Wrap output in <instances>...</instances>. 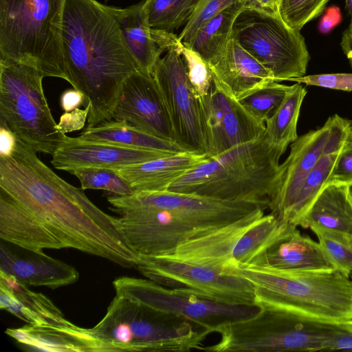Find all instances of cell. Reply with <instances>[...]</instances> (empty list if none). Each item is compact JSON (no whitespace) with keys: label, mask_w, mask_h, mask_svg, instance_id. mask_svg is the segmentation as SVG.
Wrapping results in <instances>:
<instances>
[{"label":"cell","mask_w":352,"mask_h":352,"mask_svg":"<svg viewBox=\"0 0 352 352\" xmlns=\"http://www.w3.org/2000/svg\"><path fill=\"white\" fill-rule=\"evenodd\" d=\"M0 238L35 252L73 248L124 267H134L138 256L116 217L60 178L16 137L12 151L0 154Z\"/></svg>","instance_id":"obj_1"},{"label":"cell","mask_w":352,"mask_h":352,"mask_svg":"<svg viewBox=\"0 0 352 352\" xmlns=\"http://www.w3.org/2000/svg\"><path fill=\"white\" fill-rule=\"evenodd\" d=\"M62 44L67 82L90 106L87 126L111 120L124 82L138 71L111 7L65 0Z\"/></svg>","instance_id":"obj_2"},{"label":"cell","mask_w":352,"mask_h":352,"mask_svg":"<svg viewBox=\"0 0 352 352\" xmlns=\"http://www.w3.org/2000/svg\"><path fill=\"white\" fill-rule=\"evenodd\" d=\"M107 201L129 247L138 255L168 256L182 244L240 219L239 201L192 194L145 191Z\"/></svg>","instance_id":"obj_3"},{"label":"cell","mask_w":352,"mask_h":352,"mask_svg":"<svg viewBox=\"0 0 352 352\" xmlns=\"http://www.w3.org/2000/svg\"><path fill=\"white\" fill-rule=\"evenodd\" d=\"M286 151L272 146L264 135L209 157L175 181L172 192L266 206L282 175L280 158Z\"/></svg>","instance_id":"obj_4"},{"label":"cell","mask_w":352,"mask_h":352,"mask_svg":"<svg viewBox=\"0 0 352 352\" xmlns=\"http://www.w3.org/2000/svg\"><path fill=\"white\" fill-rule=\"evenodd\" d=\"M255 290V304L310 320H352V280L337 270L289 271L247 265L239 268Z\"/></svg>","instance_id":"obj_5"},{"label":"cell","mask_w":352,"mask_h":352,"mask_svg":"<svg viewBox=\"0 0 352 352\" xmlns=\"http://www.w3.org/2000/svg\"><path fill=\"white\" fill-rule=\"evenodd\" d=\"M89 331L104 351L201 350L211 333L190 321L116 294L105 316Z\"/></svg>","instance_id":"obj_6"},{"label":"cell","mask_w":352,"mask_h":352,"mask_svg":"<svg viewBox=\"0 0 352 352\" xmlns=\"http://www.w3.org/2000/svg\"><path fill=\"white\" fill-rule=\"evenodd\" d=\"M65 0H0V60L67 81L62 44Z\"/></svg>","instance_id":"obj_7"},{"label":"cell","mask_w":352,"mask_h":352,"mask_svg":"<svg viewBox=\"0 0 352 352\" xmlns=\"http://www.w3.org/2000/svg\"><path fill=\"white\" fill-rule=\"evenodd\" d=\"M43 78L33 67L0 60V126L36 153L52 155L68 136L52 115Z\"/></svg>","instance_id":"obj_8"},{"label":"cell","mask_w":352,"mask_h":352,"mask_svg":"<svg viewBox=\"0 0 352 352\" xmlns=\"http://www.w3.org/2000/svg\"><path fill=\"white\" fill-rule=\"evenodd\" d=\"M339 324L310 320L267 307L255 316L218 327L219 342L201 351L213 352L322 351Z\"/></svg>","instance_id":"obj_9"},{"label":"cell","mask_w":352,"mask_h":352,"mask_svg":"<svg viewBox=\"0 0 352 352\" xmlns=\"http://www.w3.org/2000/svg\"><path fill=\"white\" fill-rule=\"evenodd\" d=\"M261 208L204 236L180 245L171 255L182 261L237 272L251 264L287 223Z\"/></svg>","instance_id":"obj_10"},{"label":"cell","mask_w":352,"mask_h":352,"mask_svg":"<svg viewBox=\"0 0 352 352\" xmlns=\"http://www.w3.org/2000/svg\"><path fill=\"white\" fill-rule=\"evenodd\" d=\"M231 38L281 82L305 76L310 56L300 32L280 15L243 6Z\"/></svg>","instance_id":"obj_11"},{"label":"cell","mask_w":352,"mask_h":352,"mask_svg":"<svg viewBox=\"0 0 352 352\" xmlns=\"http://www.w3.org/2000/svg\"><path fill=\"white\" fill-rule=\"evenodd\" d=\"M134 267L147 279L170 289L221 303L256 305L253 284L239 271L230 272L171 256L138 255Z\"/></svg>","instance_id":"obj_12"},{"label":"cell","mask_w":352,"mask_h":352,"mask_svg":"<svg viewBox=\"0 0 352 352\" xmlns=\"http://www.w3.org/2000/svg\"><path fill=\"white\" fill-rule=\"evenodd\" d=\"M113 285L116 295L190 321L211 333L222 325L251 318L261 310L256 305H229L201 298L147 278L122 276Z\"/></svg>","instance_id":"obj_13"},{"label":"cell","mask_w":352,"mask_h":352,"mask_svg":"<svg viewBox=\"0 0 352 352\" xmlns=\"http://www.w3.org/2000/svg\"><path fill=\"white\" fill-rule=\"evenodd\" d=\"M177 46L168 48L166 54L157 60L152 76L166 105L175 142L188 152L206 154L201 101L189 81Z\"/></svg>","instance_id":"obj_14"},{"label":"cell","mask_w":352,"mask_h":352,"mask_svg":"<svg viewBox=\"0 0 352 352\" xmlns=\"http://www.w3.org/2000/svg\"><path fill=\"white\" fill-rule=\"evenodd\" d=\"M208 157L262 138L265 124L254 119L237 99L213 78L208 96L201 101Z\"/></svg>","instance_id":"obj_15"},{"label":"cell","mask_w":352,"mask_h":352,"mask_svg":"<svg viewBox=\"0 0 352 352\" xmlns=\"http://www.w3.org/2000/svg\"><path fill=\"white\" fill-rule=\"evenodd\" d=\"M112 118L124 121L153 136L175 142L166 105L151 75L137 71L127 78Z\"/></svg>","instance_id":"obj_16"},{"label":"cell","mask_w":352,"mask_h":352,"mask_svg":"<svg viewBox=\"0 0 352 352\" xmlns=\"http://www.w3.org/2000/svg\"><path fill=\"white\" fill-rule=\"evenodd\" d=\"M331 120L320 127L298 137L281 164L283 172L278 188L268 209L283 222L306 177L320 157L329 139Z\"/></svg>","instance_id":"obj_17"},{"label":"cell","mask_w":352,"mask_h":352,"mask_svg":"<svg viewBox=\"0 0 352 352\" xmlns=\"http://www.w3.org/2000/svg\"><path fill=\"white\" fill-rule=\"evenodd\" d=\"M175 154L177 153L129 148L116 144L86 142L77 137H67L52 155L51 164L56 169L67 172L82 167L118 170L131 164Z\"/></svg>","instance_id":"obj_18"},{"label":"cell","mask_w":352,"mask_h":352,"mask_svg":"<svg viewBox=\"0 0 352 352\" xmlns=\"http://www.w3.org/2000/svg\"><path fill=\"white\" fill-rule=\"evenodd\" d=\"M0 272L14 276L27 286L51 289L76 283L78 272L72 265L43 252L28 250L1 240Z\"/></svg>","instance_id":"obj_19"},{"label":"cell","mask_w":352,"mask_h":352,"mask_svg":"<svg viewBox=\"0 0 352 352\" xmlns=\"http://www.w3.org/2000/svg\"><path fill=\"white\" fill-rule=\"evenodd\" d=\"M249 265L289 271L335 269L318 241L302 234L298 226L289 223H286L276 238Z\"/></svg>","instance_id":"obj_20"},{"label":"cell","mask_w":352,"mask_h":352,"mask_svg":"<svg viewBox=\"0 0 352 352\" xmlns=\"http://www.w3.org/2000/svg\"><path fill=\"white\" fill-rule=\"evenodd\" d=\"M209 157L206 154L183 152L117 170L134 192L168 190L173 183Z\"/></svg>","instance_id":"obj_21"},{"label":"cell","mask_w":352,"mask_h":352,"mask_svg":"<svg viewBox=\"0 0 352 352\" xmlns=\"http://www.w3.org/2000/svg\"><path fill=\"white\" fill-rule=\"evenodd\" d=\"M330 118L331 129L323 152L297 194L283 223L298 224L319 193L326 186L344 138L352 122L335 114Z\"/></svg>","instance_id":"obj_22"},{"label":"cell","mask_w":352,"mask_h":352,"mask_svg":"<svg viewBox=\"0 0 352 352\" xmlns=\"http://www.w3.org/2000/svg\"><path fill=\"white\" fill-rule=\"evenodd\" d=\"M0 308L32 326L73 324L47 297L3 272H0Z\"/></svg>","instance_id":"obj_23"},{"label":"cell","mask_w":352,"mask_h":352,"mask_svg":"<svg viewBox=\"0 0 352 352\" xmlns=\"http://www.w3.org/2000/svg\"><path fill=\"white\" fill-rule=\"evenodd\" d=\"M213 78L236 99L271 81L272 74L232 38L212 64L209 65Z\"/></svg>","instance_id":"obj_24"},{"label":"cell","mask_w":352,"mask_h":352,"mask_svg":"<svg viewBox=\"0 0 352 352\" xmlns=\"http://www.w3.org/2000/svg\"><path fill=\"white\" fill-rule=\"evenodd\" d=\"M6 333L19 343L40 351H104L102 344L89 329L69 326L36 327L28 324L7 329Z\"/></svg>","instance_id":"obj_25"},{"label":"cell","mask_w":352,"mask_h":352,"mask_svg":"<svg viewBox=\"0 0 352 352\" xmlns=\"http://www.w3.org/2000/svg\"><path fill=\"white\" fill-rule=\"evenodd\" d=\"M110 7L119 23L138 71L152 76L163 51L153 36L143 1L123 8Z\"/></svg>","instance_id":"obj_26"},{"label":"cell","mask_w":352,"mask_h":352,"mask_svg":"<svg viewBox=\"0 0 352 352\" xmlns=\"http://www.w3.org/2000/svg\"><path fill=\"white\" fill-rule=\"evenodd\" d=\"M312 226L352 234L351 187L344 184L327 185L298 224L305 229Z\"/></svg>","instance_id":"obj_27"},{"label":"cell","mask_w":352,"mask_h":352,"mask_svg":"<svg viewBox=\"0 0 352 352\" xmlns=\"http://www.w3.org/2000/svg\"><path fill=\"white\" fill-rule=\"evenodd\" d=\"M91 142L174 153L188 152L175 142L164 140L144 132L124 121L108 120L94 126H87L77 137Z\"/></svg>","instance_id":"obj_28"},{"label":"cell","mask_w":352,"mask_h":352,"mask_svg":"<svg viewBox=\"0 0 352 352\" xmlns=\"http://www.w3.org/2000/svg\"><path fill=\"white\" fill-rule=\"evenodd\" d=\"M245 3L243 0L232 4L203 24L186 47L197 52L208 65L212 64L232 38L234 22Z\"/></svg>","instance_id":"obj_29"},{"label":"cell","mask_w":352,"mask_h":352,"mask_svg":"<svg viewBox=\"0 0 352 352\" xmlns=\"http://www.w3.org/2000/svg\"><path fill=\"white\" fill-rule=\"evenodd\" d=\"M306 94L307 89L302 84L290 85L281 104L267 118L264 137L272 146L286 151L298 138V120Z\"/></svg>","instance_id":"obj_30"},{"label":"cell","mask_w":352,"mask_h":352,"mask_svg":"<svg viewBox=\"0 0 352 352\" xmlns=\"http://www.w3.org/2000/svg\"><path fill=\"white\" fill-rule=\"evenodd\" d=\"M199 0H143L148 23L153 31L174 34L186 25Z\"/></svg>","instance_id":"obj_31"},{"label":"cell","mask_w":352,"mask_h":352,"mask_svg":"<svg viewBox=\"0 0 352 352\" xmlns=\"http://www.w3.org/2000/svg\"><path fill=\"white\" fill-rule=\"evenodd\" d=\"M290 85L271 81L241 96L237 100L257 121L265 123L285 98Z\"/></svg>","instance_id":"obj_32"},{"label":"cell","mask_w":352,"mask_h":352,"mask_svg":"<svg viewBox=\"0 0 352 352\" xmlns=\"http://www.w3.org/2000/svg\"><path fill=\"white\" fill-rule=\"evenodd\" d=\"M309 229L333 267L349 276L352 272V234L320 226Z\"/></svg>","instance_id":"obj_33"},{"label":"cell","mask_w":352,"mask_h":352,"mask_svg":"<svg viewBox=\"0 0 352 352\" xmlns=\"http://www.w3.org/2000/svg\"><path fill=\"white\" fill-rule=\"evenodd\" d=\"M80 181L81 188L102 190L125 196L133 193L128 183L117 170L102 167H82L69 172Z\"/></svg>","instance_id":"obj_34"},{"label":"cell","mask_w":352,"mask_h":352,"mask_svg":"<svg viewBox=\"0 0 352 352\" xmlns=\"http://www.w3.org/2000/svg\"><path fill=\"white\" fill-rule=\"evenodd\" d=\"M177 49L182 56L188 78L193 90L200 100L206 99L212 89L213 76L207 62L195 51L180 42Z\"/></svg>","instance_id":"obj_35"},{"label":"cell","mask_w":352,"mask_h":352,"mask_svg":"<svg viewBox=\"0 0 352 352\" xmlns=\"http://www.w3.org/2000/svg\"><path fill=\"white\" fill-rule=\"evenodd\" d=\"M329 0H280L278 13L291 28L300 31L304 25L319 16Z\"/></svg>","instance_id":"obj_36"},{"label":"cell","mask_w":352,"mask_h":352,"mask_svg":"<svg viewBox=\"0 0 352 352\" xmlns=\"http://www.w3.org/2000/svg\"><path fill=\"white\" fill-rule=\"evenodd\" d=\"M243 0H199L178 38L188 46L203 24L232 4Z\"/></svg>","instance_id":"obj_37"},{"label":"cell","mask_w":352,"mask_h":352,"mask_svg":"<svg viewBox=\"0 0 352 352\" xmlns=\"http://www.w3.org/2000/svg\"><path fill=\"white\" fill-rule=\"evenodd\" d=\"M329 184L352 186V128L349 129L344 138L333 169L327 182V185Z\"/></svg>","instance_id":"obj_38"},{"label":"cell","mask_w":352,"mask_h":352,"mask_svg":"<svg viewBox=\"0 0 352 352\" xmlns=\"http://www.w3.org/2000/svg\"><path fill=\"white\" fill-rule=\"evenodd\" d=\"M292 81L307 85L352 91V74L336 73L304 76Z\"/></svg>","instance_id":"obj_39"},{"label":"cell","mask_w":352,"mask_h":352,"mask_svg":"<svg viewBox=\"0 0 352 352\" xmlns=\"http://www.w3.org/2000/svg\"><path fill=\"white\" fill-rule=\"evenodd\" d=\"M89 108L90 106L87 105L85 109L77 108L72 111L65 112L57 124L58 129L64 133L82 129L87 120Z\"/></svg>","instance_id":"obj_40"},{"label":"cell","mask_w":352,"mask_h":352,"mask_svg":"<svg viewBox=\"0 0 352 352\" xmlns=\"http://www.w3.org/2000/svg\"><path fill=\"white\" fill-rule=\"evenodd\" d=\"M323 351H352V331L339 324L338 329L324 343Z\"/></svg>","instance_id":"obj_41"},{"label":"cell","mask_w":352,"mask_h":352,"mask_svg":"<svg viewBox=\"0 0 352 352\" xmlns=\"http://www.w3.org/2000/svg\"><path fill=\"white\" fill-rule=\"evenodd\" d=\"M85 103L84 95L79 91L68 89L60 97V104L65 112L72 111Z\"/></svg>","instance_id":"obj_42"},{"label":"cell","mask_w":352,"mask_h":352,"mask_svg":"<svg viewBox=\"0 0 352 352\" xmlns=\"http://www.w3.org/2000/svg\"><path fill=\"white\" fill-rule=\"evenodd\" d=\"M342 20L340 10L338 7L329 8L322 18L319 24V30L322 34H327L336 26Z\"/></svg>","instance_id":"obj_43"},{"label":"cell","mask_w":352,"mask_h":352,"mask_svg":"<svg viewBox=\"0 0 352 352\" xmlns=\"http://www.w3.org/2000/svg\"><path fill=\"white\" fill-rule=\"evenodd\" d=\"M245 6L255 8L270 14H278L280 0H245Z\"/></svg>","instance_id":"obj_44"},{"label":"cell","mask_w":352,"mask_h":352,"mask_svg":"<svg viewBox=\"0 0 352 352\" xmlns=\"http://www.w3.org/2000/svg\"><path fill=\"white\" fill-rule=\"evenodd\" d=\"M16 136L8 129L0 126V154L10 153L14 148Z\"/></svg>","instance_id":"obj_45"},{"label":"cell","mask_w":352,"mask_h":352,"mask_svg":"<svg viewBox=\"0 0 352 352\" xmlns=\"http://www.w3.org/2000/svg\"><path fill=\"white\" fill-rule=\"evenodd\" d=\"M340 46L352 67V21L349 27L343 32Z\"/></svg>","instance_id":"obj_46"},{"label":"cell","mask_w":352,"mask_h":352,"mask_svg":"<svg viewBox=\"0 0 352 352\" xmlns=\"http://www.w3.org/2000/svg\"><path fill=\"white\" fill-rule=\"evenodd\" d=\"M345 8L352 21V0H345Z\"/></svg>","instance_id":"obj_47"},{"label":"cell","mask_w":352,"mask_h":352,"mask_svg":"<svg viewBox=\"0 0 352 352\" xmlns=\"http://www.w3.org/2000/svg\"><path fill=\"white\" fill-rule=\"evenodd\" d=\"M340 324L342 327H343L344 328L352 331V320L346 321V322H342V323H341Z\"/></svg>","instance_id":"obj_48"},{"label":"cell","mask_w":352,"mask_h":352,"mask_svg":"<svg viewBox=\"0 0 352 352\" xmlns=\"http://www.w3.org/2000/svg\"><path fill=\"white\" fill-rule=\"evenodd\" d=\"M350 276V278H351V280H352V272L351 273V274H350V276Z\"/></svg>","instance_id":"obj_49"},{"label":"cell","mask_w":352,"mask_h":352,"mask_svg":"<svg viewBox=\"0 0 352 352\" xmlns=\"http://www.w3.org/2000/svg\"><path fill=\"white\" fill-rule=\"evenodd\" d=\"M351 190H352V186H351Z\"/></svg>","instance_id":"obj_50"}]
</instances>
